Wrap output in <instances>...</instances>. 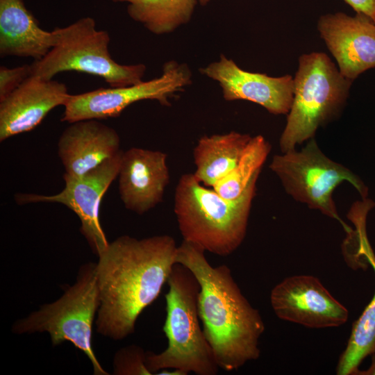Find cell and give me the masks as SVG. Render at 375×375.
I'll return each mask as SVG.
<instances>
[{"instance_id":"6da1fadb","label":"cell","mask_w":375,"mask_h":375,"mask_svg":"<svg viewBox=\"0 0 375 375\" xmlns=\"http://www.w3.org/2000/svg\"><path fill=\"white\" fill-rule=\"evenodd\" d=\"M177 248L168 235L142 239L122 235L109 242L96 262L99 334L117 341L135 332L138 317L167 283Z\"/></svg>"},{"instance_id":"7a4b0ae2","label":"cell","mask_w":375,"mask_h":375,"mask_svg":"<svg viewBox=\"0 0 375 375\" xmlns=\"http://www.w3.org/2000/svg\"><path fill=\"white\" fill-rule=\"evenodd\" d=\"M204 253L183 240L176 262L188 268L199 284L198 314L219 369L237 370L260 356L264 322L241 292L228 267L211 265Z\"/></svg>"},{"instance_id":"3957f363","label":"cell","mask_w":375,"mask_h":375,"mask_svg":"<svg viewBox=\"0 0 375 375\" xmlns=\"http://www.w3.org/2000/svg\"><path fill=\"white\" fill-rule=\"evenodd\" d=\"M258 178L240 197L228 200L202 184L193 173L181 176L174 212L183 240L219 256L233 253L247 233Z\"/></svg>"},{"instance_id":"277c9868","label":"cell","mask_w":375,"mask_h":375,"mask_svg":"<svg viewBox=\"0 0 375 375\" xmlns=\"http://www.w3.org/2000/svg\"><path fill=\"white\" fill-rule=\"evenodd\" d=\"M167 283L162 331L167 347L158 353L147 352V367L152 374L165 369H179L186 374H217L219 367L199 321L198 281L188 268L176 263Z\"/></svg>"},{"instance_id":"5b68a950","label":"cell","mask_w":375,"mask_h":375,"mask_svg":"<svg viewBox=\"0 0 375 375\" xmlns=\"http://www.w3.org/2000/svg\"><path fill=\"white\" fill-rule=\"evenodd\" d=\"M99 306L96 263L88 262L79 267L75 283L61 297L15 321L11 330L17 335L47 332L53 347L70 342L88 358L94 375H108L92 346V326Z\"/></svg>"},{"instance_id":"8992f818","label":"cell","mask_w":375,"mask_h":375,"mask_svg":"<svg viewBox=\"0 0 375 375\" xmlns=\"http://www.w3.org/2000/svg\"><path fill=\"white\" fill-rule=\"evenodd\" d=\"M324 53L303 54L293 79V101L280 138L283 153L312 138L318 127L337 115L352 83Z\"/></svg>"},{"instance_id":"52a82bcc","label":"cell","mask_w":375,"mask_h":375,"mask_svg":"<svg viewBox=\"0 0 375 375\" xmlns=\"http://www.w3.org/2000/svg\"><path fill=\"white\" fill-rule=\"evenodd\" d=\"M55 46L41 60L32 64V75L53 79L62 72L75 71L103 78L110 87H124L143 81V64L122 65L109 51V33L97 30L90 17L78 19L63 28H57Z\"/></svg>"},{"instance_id":"ba28073f","label":"cell","mask_w":375,"mask_h":375,"mask_svg":"<svg viewBox=\"0 0 375 375\" xmlns=\"http://www.w3.org/2000/svg\"><path fill=\"white\" fill-rule=\"evenodd\" d=\"M269 168L294 199L339 221L348 234L353 231L337 212L332 197L333 190L341 183L347 181L364 200L368 189L351 171L326 156L314 140L301 151L293 149L274 156Z\"/></svg>"},{"instance_id":"9c48e42d","label":"cell","mask_w":375,"mask_h":375,"mask_svg":"<svg viewBox=\"0 0 375 375\" xmlns=\"http://www.w3.org/2000/svg\"><path fill=\"white\" fill-rule=\"evenodd\" d=\"M191 83L186 65L169 61L163 65L162 74L156 78L124 87L101 88L71 94L65 104L62 122L116 117L128 106L142 100H156L169 106L168 99Z\"/></svg>"},{"instance_id":"30bf717a","label":"cell","mask_w":375,"mask_h":375,"mask_svg":"<svg viewBox=\"0 0 375 375\" xmlns=\"http://www.w3.org/2000/svg\"><path fill=\"white\" fill-rule=\"evenodd\" d=\"M122 152L79 178H63L65 185L59 193L53 195L19 193L15 196V201L19 205L46 202L66 206L79 218L81 233L98 257L109 244L100 223V203L118 176Z\"/></svg>"},{"instance_id":"8fae6325","label":"cell","mask_w":375,"mask_h":375,"mask_svg":"<svg viewBox=\"0 0 375 375\" xmlns=\"http://www.w3.org/2000/svg\"><path fill=\"white\" fill-rule=\"evenodd\" d=\"M270 302L278 318L309 328L339 326L349 317L348 310L310 275L283 280L272 289Z\"/></svg>"},{"instance_id":"7c38bea8","label":"cell","mask_w":375,"mask_h":375,"mask_svg":"<svg viewBox=\"0 0 375 375\" xmlns=\"http://www.w3.org/2000/svg\"><path fill=\"white\" fill-rule=\"evenodd\" d=\"M317 28L342 76L353 81L375 67V22L370 18L358 13L327 14L319 18Z\"/></svg>"},{"instance_id":"4fadbf2b","label":"cell","mask_w":375,"mask_h":375,"mask_svg":"<svg viewBox=\"0 0 375 375\" xmlns=\"http://www.w3.org/2000/svg\"><path fill=\"white\" fill-rule=\"evenodd\" d=\"M203 74L217 81L226 101L243 99L258 103L274 115L287 114L293 101V78L290 75L271 77L240 68L221 55L220 60L201 69Z\"/></svg>"},{"instance_id":"5bb4252c","label":"cell","mask_w":375,"mask_h":375,"mask_svg":"<svg viewBox=\"0 0 375 375\" xmlns=\"http://www.w3.org/2000/svg\"><path fill=\"white\" fill-rule=\"evenodd\" d=\"M167 158L162 151L138 147L122 152L118 189L126 209L142 215L162 201L170 178Z\"/></svg>"},{"instance_id":"9a60e30c","label":"cell","mask_w":375,"mask_h":375,"mask_svg":"<svg viewBox=\"0 0 375 375\" xmlns=\"http://www.w3.org/2000/svg\"><path fill=\"white\" fill-rule=\"evenodd\" d=\"M70 95L62 83L30 76L0 101V142L33 130L51 110L64 106Z\"/></svg>"},{"instance_id":"2e32d148","label":"cell","mask_w":375,"mask_h":375,"mask_svg":"<svg viewBox=\"0 0 375 375\" xmlns=\"http://www.w3.org/2000/svg\"><path fill=\"white\" fill-rule=\"evenodd\" d=\"M69 124L58 142L63 178H79L122 151L117 131L98 119Z\"/></svg>"},{"instance_id":"e0dca14e","label":"cell","mask_w":375,"mask_h":375,"mask_svg":"<svg viewBox=\"0 0 375 375\" xmlns=\"http://www.w3.org/2000/svg\"><path fill=\"white\" fill-rule=\"evenodd\" d=\"M57 28L42 29L24 0H0V56L43 58L56 44Z\"/></svg>"},{"instance_id":"ac0fdd59","label":"cell","mask_w":375,"mask_h":375,"mask_svg":"<svg viewBox=\"0 0 375 375\" xmlns=\"http://www.w3.org/2000/svg\"><path fill=\"white\" fill-rule=\"evenodd\" d=\"M251 138L236 131L202 136L193 150L196 178L212 188L235 167Z\"/></svg>"},{"instance_id":"d6986e66","label":"cell","mask_w":375,"mask_h":375,"mask_svg":"<svg viewBox=\"0 0 375 375\" xmlns=\"http://www.w3.org/2000/svg\"><path fill=\"white\" fill-rule=\"evenodd\" d=\"M364 265H371L375 272V255L367 241L359 252ZM375 351V293L360 317L354 322L347 347L340 357L337 374L355 375L358 366Z\"/></svg>"},{"instance_id":"ffe728a7","label":"cell","mask_w":375,"mask_h":375,"mask_svg":"<svg viewBox=\"0 0 375 375\" xmlns=\"http://www.w3.org/2000/svg\"><path fill=\"white\" fill-rule=\"evenodd\" d=\"M126 2L127 12L155 34L169 33L191 19L197 0H112Z\"/></svg>"},{"instance_id":"44dd1931","label":"cell","mask_w":375,"mask_h":375,"mask_svg":"<svg viewBox=\"0 0 375 375\" xmlns=\"http://www.w3.org/2000/svg\"><path fill=\"white\" fill-rule=\"evenodd\" d=\"M270 150V144L264 137H252L235 167L212 188L226 199H238L252 180L258 177Z\"/></svg>"},{"instance_id":"7402d4cb","label":"cell","mask_w":375,"mask_h":375,"mask_svg":"<svg viewBox=\"0 0 375 375\" xmlns=\"http://www.w3.org/2000/svg\"><path fill=\"white\" fill-rule=\"evenodd\" d=\"M147 352L139 346L132 344L119 349L113 358V374L115 375L152 374L146 365Z\"/></svg>"},{"instance_id":"603a6c76","label":"cell","mask_w":375,"mask_h":375,"mask_svg":"<svg viewBox=\"0 0 375 375\" xmlns=\"http://www.w3.org/2000/svg\"><path fill=\"white\" fill-rule=\"evenodd\" d=\"M32 75L31 65L12 68L0 67V101L4 99Z\"/></svg>"},{"instance_id":"cb8c5ba5","label":"cell","mask_w":375,"mask_h":375,"mask_svg":"<svg viewBox=\"0 0 375 375\" xmlns=\"http://www.w3.org/2000/svg\"><path fill=\"white\" fill-rule=\"evenodd\" d=\"M358 14H362L375 22V0H344Z\"/></svg>"},{"instance_id":"d4e9b609","label":"cell","mask_w":375,"mask_h":375,"mask_svg":"<svg viewBox=\"0 0 375 375\" xmlns=\"http://www.w3.org/2000/svg\"><path fill=\"white\" fill-rule=\"evenodd\" d=\"M372 357V363L369 367L366 370H358L355 375H375V351L370 355Z\"/></svg>"},{"instance_id":"484cf974","label":"cell","mask_w":375,"mask_h":375,"mask_svg":"<svg viewBox=\"0 0 375 375\" xmlns=\"http://www.w3.org/2000/svg\"><path fill=\"white\" fill-rule=\"evenodd\" d=\"M201 5H206L210 0H198Z\"/></svg>"}]
</instances>
